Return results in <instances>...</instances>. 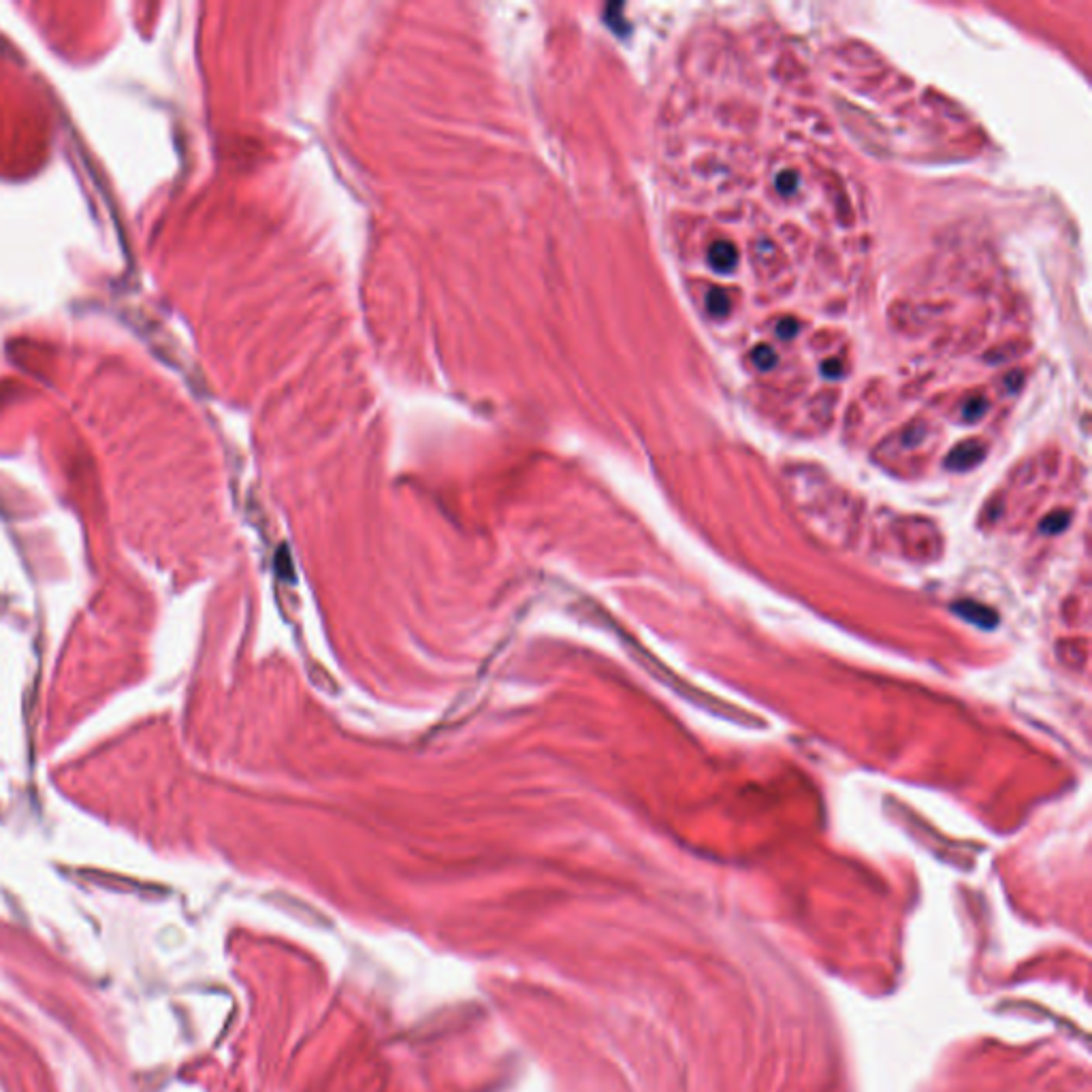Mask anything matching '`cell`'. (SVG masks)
Instances as JSON below:
<instances>
[{"label":"cell","instance_id":"1","mask_svg":"<svg viewBox=\"0 0 1092 1092\" xmlns=\"http://www.w3.org/2000/svg\"><path fill=\"white\" fill-rule=\"evenodd\" d=\"M954 612L966 624H973L982 630H995L999 625V612L986 604L973 602V599H960L954 604Z\"/></svg>","mask_w":1092,"mask_h":1092},{"label":"cell","instance_id":"5","mask_svg":"<svg viewBox=\"0 0 1092 1092\" xmlns=\"http://www.w3.org/2000/svg\"><path fill=\"white\" fill-rule=\"evenodd\" d=\"M1069 521H1071V514H1069L1067 510H1054V512H1050L1044 518V521H1041L1039 530L1044 531V534H1050V536L1060 534L1063 530H1067Z\"/></svg>","mask_w":1092,"mask_h":1092},{"label":"cell","instance_id":"11","mask_svg":"<svg viewBox=\"0 0 1092 1092\" xmlns=\"http://www.w3.org/2000/svg\"><path fill=\"white\" fill-rule=\"evenodd\" d=\"M1014 375H1015V378H1011V380H1009V387L1014 388V391H1015V388L1020 387V380H1022V378H1020V374H1014Z\"/></svg>","mask_w":1092,"mask_h":1092},{"label":"cell","instance_id":"9","mask_svg":"<svg viewBox=\"0 0 1092 1092\" xmlns=\"http://www.w3.org/2000/svg\"><path fill=\"white\" fill-rule=\"evenodd\" d=\"M798 329H800L798 320L791 319V316H787V319H781V320H779V325H777V335H779V338H781V339H791V338H794L796 333H798Z\"/></svg>","mask_w":1092,"mask_h":1092},{"label":"cell","instance_id":"4","mask_svg":"<svg viewBox=\"0 0 1092 1092\" xmlns=\"http://www.w3.org/2000/svg\"><path fill=\"white\" fill-rule=\"evenodd\" d=\"M706 310L715 319H726L729 312H732V299H729L726 290L713 289L706 295Z\"/></svg>","mask_w":1092,"mask_h":1092},{"label":"cell","instance_id":"2","mask_svg":"<svg viewBox=\"0 0 1092 1092\" xmlns=\"http://www.w3.org/2000/svg\"><path fill=\"white\" fill-rule=\"evenodd\" d=\"M983 456H986V446L979 444L977 440H966L946 456V468L954 469V472H969L975 465L982 463Z\"/></svg>","mask_w":1092,"mask_h":1092},{"label":"cell","instance_id":"3","mask_svg":"<svg viewBox=\"0 0 1092 1092\" xmlns=\"http://www.w3.org/2000/svg\"><path fill=\"white\" fill-rule=\"evenodd\" d=\"M736 248H734L732 241L726 239H719L715 244H710L709 254H706V261L709 265L713 267L717 273H729L736 267Z\"/></svg>","mask_w":1092,"mask_h":1092},{"label":"cell","instance_id":"6","mask_svg":"<svg viewBox=\"0 0 1092 1092\" xmlns=\"http://www.w3.org/2000/svg\"><path fill=\"white\" fill-rule=\"evenodd\" d=\"M777 359H779V357H777V352H774V348L766 346V344H762V346H755L754 352H751V361H754V365L758 367L760 371H771L772 367L777 365Z\"/></svg>","mask_w":1092,"mask_h":1092},{"label":"cell","instance_id":"10","mask_svg":"<svg viewBox=\"0 0 1092 1092\" xmlns=\"http://www.w3.org/2000/svg\"><path fill=\"white\" fill-rule=\"evenodd\" d=\"M822 371H823V375H826V378H830V380L841 378V375H843V367H841V363L836 359L826 361V363L822 365Z\"/></svg>","mask_w":1092,"mask_h":1092},{"label":"cell","instance_id":"7","mask_svg":"<svg viewBox=\"0 0 1092 1092\" xmlns=\"http://www.w3.org/2000/svg\"><path fill=\"white\" fill-rule=\"evenodd\" d=\"M986 412H988V401L983 400V397H971V400H966L965 406H962V416H965V420H969V423L979 420L983 414H986Z\"/></svg>","mask_w":1092,"mask_h":1092},{"label":"cell","instance_id":"8","mask_svg":"<svg viewBox=\"0 0 1092 1092\" xmlns=\"http://www.w3.org/2000/svg\"><path fill=\"white\" fill-rule=\"evenodd\" d=\"M774 186H777V192L781 196H791L796 190H798V176H796L794 171L779 173Z\"/></svg>","mask_w":1092,"mask_h":1092}]
</instances>
